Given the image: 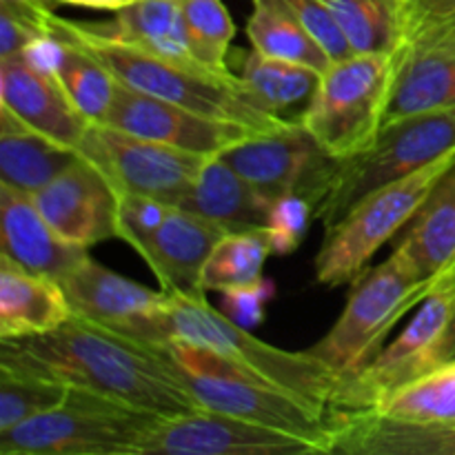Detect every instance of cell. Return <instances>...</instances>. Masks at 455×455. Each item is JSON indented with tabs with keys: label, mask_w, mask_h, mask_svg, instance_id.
<instances>
[{
	"label": "cell",
	"mask_w": 455,
	"mask_h": 455,
	"mask_svg": "<svg viewBox=\"0 0 455 455\" xmlns=\"http://www.w3.org/2000/svg\"><path fill=\"white\" fill-rule=\"evenodd\" d=\"M0 363L25 367L71 389L89 391L158 418L200 409L167 351L76 315L43 336L0 340Z\"/></svg>",
	"instance_id": "1"
},
{
	"label": "cell",
	"mask_w": 455,
	"mask_h": 455,
	"mask_svg": "<svg viewBox=\"0 0 455 455\" xmlns=\"http://www.w3.org/2000/svg\"><path fill=\"white\" fill-rule=\"evenodd\" d=\"M52 31L87 49L116 80L136 92L163 98L212 118L244 124L260 133L278 132L293 124L265 109L244 80L231 71H216L198 62L173 60L127 44L109 43L84 31L80 22L67 20L56 13H52Z\"/></svg>",
	"instance_id": "2"
},
{
	"label": "cell",
	"mask_w": 455,
	"mask_h": 455,
	"mask_svg": "<svg viewBox=\"0 0 455 455\" xmlns=\"http://www.w3.org/2000/svg\"><path fill=\"white\" fill-rule=\"evenodd\" d=\"M167 340H185L191 345L218 351L244 369L251 376L278 389L289 391L320 409H327L340 387V376L320 358L307 351H284L253 336L227 318L220 309H213L207 298L176 296L169 293L164 315Z\"/></svg>",
	"instance_id": "3"
},
{
	"label": "cell",
	"mask_w": 455,
	"mask_h": 455,
	"mask_svg": "<svg viewBox=\"0 0 455 455\" xmlns=\"http://www.w3.org/2000/svg\"><path fill=\"white\" fill-rule=\"evenodd\" d=\"M167 354L200 409L300 435L331 453L333 434L327 409L267 385L207 347L172 340Z\"/></svg>",
	"instance_id": "4"
},
{
	"label": "cell",
	"mask_w": 455,
	"mask_h": 455,
	"mask_svg": "<svg viewBox=\"0 0 455 455\" xmlns=\"http://www.w3.org/2000/svg\"><path fill=\"white\" fill-rule=\"evenodd\" d=\"M434 284L394 249L385 262L351 283L340 318L309 351L340 376L342 385L376 358L395 324L429 296Z\"/></svg>",
	"instance_id": "5"
},
{
	"label": "cell",
	"mask_w": 455,
	"mask_h": 455,
	"mask_svg": "<svg viewBox=\"0 0 455 455\" xmlns=\"http://www.w3.org/2000/svg\"><path fill=\"white\" fill-rule=\"evenodd\" d=\"M455 163L444 156L409 176L378 187L360 198L345 216L324 229V243L315 256V283L323 287L351 284L378 251L398 238L440 178Z\"/></svg>",
	"instance_id": "6"
},
{
	"label": "cell",
	"mask_w": 455,
	"mask_h": 455,
	"mask_svg": "<svg viewBox=\"0 0 455 455\" xmlns=\"http://www.w3.org/2000/svg\"><path fill=\"white\" fill-rule=\"evenodd\" d=\"M449 154H455V107L387 123L367 149L340 160L314 218L327 229L373 189Z\"/></svg>",
	"instance_id": "7"
},
{
	"label": "cell",
	"mask_w": 455,
	"mask_h": 455,
	"mask_svg": "<svg viewBox=\"0 0 455 455\" xmlns=\"http://www.w3.org/2000/svg\"><path fill=\"white\" fill-rule=\"evenodd\" d=\"M158 416L71 389L60 407L0 431V455H140Z\"/></svg>",
	"instance_id": "8"
},
{
	"label": "cell",
	"mask_w": 455,
	"mask_h": 455,
	"mask_svg": "<svg viewBox=\"0 0 455 455\" xmlns=\"http://www.w3.org/2000/svg\"><path fill=\"white\" fill-rule=\"evenodd\" d=\"M395 74L394 53H351L323 71L302 116L318 145L336 160L367 149L382 129Z\"/></svg>",
	"instance_id": "9"
},
{
	"label": "cell",
	"mask_w": 455,
	"mask_h": 455,
	"mask_svg": "<svg viewBox=\"0 0 455 455\" xmlns=\"http://www.w3.org/2000/svg\"><path fill=\"white\" fill-rule=\"evenodd\" d=\"M453 314L455 280L447 274L418 305L404 331L389 347H382L367 367L338 387L329 416L371 411L382 398L440 364V347Z\"/></svg>",
	"instance_id": "10"
},
{
	"label": "cell",
	"mask_w": 455,
	"mask_h": 455,
	"mask_svg": "<svg viewBox=\"0 0 455 455\" xmlns=\"http://www.w3.org/2000/svg\"><path fill=\"white\" fill-rule=\"evenodd\" d=\"M80 156L96 164L118 191L180 204L212 156L191 154L92 123L78 145Z\"/></svg>",
	"instance_id": "11"
},
{
	"label": "cell",
	"mask_w": 455,
	"mask_h": 455,
	"mask_svg": "<svg viewBox=\"0 0 455 455\" xmlns=\"http://www.w3.org/2000/svg\"><path fill=\"white\" fill-rule=\"evenodd\" d=\"M253 187L269 196H305L314 209L327 194L340 160L318 145L300 123L269 133H251L218 156Z\"/></svg>",
	"instance_id": "12"
},
{
	"label": "cell",
	"mask_w": 455,
	"mask_h": 455,
	"mask_svg": "<svg viewBox=\"0 0 455 455\" xmlns=\"http://www.w3.org/2000/svg\"><path fill=\"white\" fill-rule=\"evenodd\" d=\"M60 284L76 318L167 351V291H154L145 284L133 283L107 269L92 256L78 262Z\"/></svg>",
	"instance_id": "13"
},
{
	"label": "cell",
	"mask_w": 455,
	"mask_h": 455,
	"mask_svg": "<svg viewBox=\"0 0 455 455\" xmlns=\"http://www.w3.org/2000/svg\"><path fill=\"white\" fill-rule=\"evenodd\" d=\"M324 449L300 435L207 409L158 418L140 455H320Z\"/></svg>",
	"instance_id": "14"
},
{
	"label": "cell",
	"mask_w": 455,
	"mask_h": 455,
	"mask_svg": "<svg viewBox=\"0 0 455 455\" xmlns=\"http://www.w3.org/2000/svg\"><path fill=\"white\" fill-rule=\"evenodd\" d=\"M102 124L200 156H220L251 133H260L244 124L212 118L163 98L136 92L120 80Z\"/></svg>",
	"instance_id": "15"
},
{
	"label": "cell",
	"mask_w": 455,
	"mask_h": 455,
	"mask_svg": "<svg viewBox=\"0 0 455 455\" xmlns=\"http://www.w3.org/2000/svg\"><path fill=\"white\" fill-rule=\"evenodd\" d=\"M118 189L84 156L34 194L49 225L78 247L118 238Z\"/></svg>",
	"instance_id": "16"
},
{
	"label": "cell",
	"mask_w": 455,
	"mask_h": 455,
	"mask_svg": "<svg viewBox=\"0 0 455 455\" xmlns=\"http://www.w3.org/2000/svg\"><path fill=\"white\" fill-rule=\"evenodd\" d=\"M225 234L229 231L216 222L172 204L133 249L154 271L163 291L198 298L207 293L203 287L204 262Z\"/></svg>",
	"instance_id": "17"
},
{
	"label": "cell",
	"mask_w": 455,
	"mask_h": 455,
	"mask_svg": "<svg viewBox=\"0 0 455 455\" xmlns=\"http://www.w3.org/2000/svg\"><path fill=\"white\" fill-rule=\"evenodd\" d=\"M0 109L58 145L78 149L89 120L71 102L56 76L31 65L22 53L0 58Z\"/></svg>",
	"instance_id": "18"
},
{
	"label": "cell",
	"mask_w": 455,
	"mask_h": 455,
	"mask_svg": "<svg viewBox=\"0 0 455 455\" xmlns=\"http://www.w3.org/2000/svg\"><path fill=\"white\" fill-rule=\"evenodd\" d=\"M0 249L16 265L58 283L89 256L49 225L34 196L7 185H0Z\"/></svg>",
	"instance_id": "19"
},
{
	"label": "cell",
	"mask_w": 455,
	"mask_h": 455,
	"mask_svg": "<svg viewBox=\"0 0 455 455\" xmlns=\"http://www.w3.org/2000/svg\"><path fill=\"white\" fill-rule=\"evenodd\" d=\"M455 107V40L403 43L382 127L407 116Z\"/></svg>",
	"instance_id": "20"
},
{
	"label": "cell",
	"mask_w": 455,
	"mask_h": 455,
	"mask_svg": "<svg viewBox=\"0 0 455 455\" xmlns=\"http://www.w3.org/2000/svg\"><path fill=\"white\" fill-rule=\"evenodd\" d=\"M74 315L58 280L34 274L0 253V340L43 336Z\"/></svg>",
	"instance_id": "21"
},
{
	"label": "cell",
	"mask_w": 455,
	"mask_h": 455,
	"mask_svg": "<svg viewBox=\"0 0 455 455\" xmlns=\"http://www.w3.org/2000/svg\"><path fill=\"white\" fill-rule=\"evenodd\" d=\"M331 418V453L345 455H455V427L395 422L376 413Z\"/></svg>",
	"instance_id": "22"
},
{
	"label": "cell",
	"mask_w": 455,
	"mask_h": 455,
	"mask_svg": "<svg viewBox=\"0 0 455 455\" xmlns=\"http://www.w3.org/2000/svg\"><path fill=\"white\" fill-rule=\"evenodd\" d=\"M22 56L38 69L56 76L80 114L89 123H102L114 102L116 84L105 65L96 60L84 47L60 34H49L38 38L22 52Z\"/></svg>",
	"instance_id": "23"
},
{
	"label": "cell",
	"mask_w": 455,
	"mask_h": 455,
	"mask_svg": "<svg viewBox=\"0 0 455 455\" xmlns=\"http://www.w3.org/2000/svg\"><path fill=\"white\" fill-rule=\"evenodd\" d=\"M274 200L218 156L204 163L198 180L178 207L216 222L227 231L265 229Z\"/></svg>",
	"instance_id": "24"
},
{
	"label": "cell",
	"mask_w": 455,
	"mask_h": 455,
	"mask_svg": "<svg viewBox=\"0 0 455 455\" xmlns=\"http://www.w3.org/2000/svg\"><path fill=\"white\" fill-rule=\"evenodd\" d=\"M114 13L109 22H80V27L109 43L173 60L198 62L191 53L180 0H136Z\"/></svg>",
	"instance_id": "25"
},
{
	"label": "cell",
	"mask_w": 455,
	"mask_h": 455,
	"mask_svg": "<svg viewBox=\"0 0 455 455\" xmlns=\"http://www.w3.org/2000/svg\"><path fill=\"white\" fill-rule=\"evenodd\" d=\"M420 278L438 283L455 267V163L431 189L395 243Z\"/></svg>",
	"instance_id": "26"
},
{
	"label": "cell",
	"mask_w": 455,
	"mask_h": 455,
	"mask_svg": "<svg viewBox=\"0 0 455 455\" xmlns=\"http://www.w3.org/2000/svg\"><path fill=\"white\" fill-rule=\"evenodd\" d=\"M78 158V149L58 145L0 109V185L34 196Z\"/></svg>",
	"instance_id": "27"
},
{
	"label": "cell",
	"mask_w": 455,
	"mask_h": 455,
	"mask_svg": "<svg viewBox=\"0 0 455 455\" xmlns=\"http://www.w3.org/2000/svg\"><path fill=\"white\" fill-rule=\"evenodd\" d=\"M240 78L265 109L289 123H300L320 83V71L256 52L240 62Z\"/></svg>",
	"instance_id": "28"
},
{
	"label": "cell",
	"mask_w": 455,
	"mask_h": 455,
	"mask_svg": "<svg viewBox=\"0 0 455 455\" xmlns=\"http://www.w3.org/2000/svg\"><path fill=\"white\" fill-rule=\"evenodd\" d=\"M244 29L251 47L265 56L307 65L320 74L333 62L284 0H251V16Z\"/></svg>",
	"instance_id": "29"
},
{
	"label": "cell",
	"mask_w": 455,
	"mask_h": 455,
	"mask_svg": "<svg viewBox=\"0 0 455 455\" xmlns=\"http://www.w3.org/2000/svg\"><path fill=\"white\" fill-rule=\"evenodd\" d=\"M367 413L422 427H455V358L407 382Z\"/></svg>",
	"instance_id": "30"
},
{
	"label": "cell",
	"mask_w": 455,
	"mask_h": 455,
	"mask_svg": "<svg viewBox=\"0 0 455 455\" xmlns=\"http://www.w3.org/2000/svg\"><path fill=\"white\" fill-rule=\"evenodd\" d=\"M355 53H394L403 44V0H324Z\"/></svg>",
	"instance_id": "31"
},
{
	"label": "cell",
	"mask_w": 455,
	"mask_h": 455,
	"mask_svg": "<svg viewBox=\"0 0 455 455\" xmlns=\"http://www.w3.org/2000/svg\"><path fill=\"white\" fill-rule=\"evenodd\" d=\"M274 253L267 229L229 231L218 240L203 269L204 291H225L262 278L267 258Z\"/></svg>",
	"instance_id": "32"
},
{
	"label": "cell",
	"mask_w": 455,
	"mask_h": 455,
	"mask_svg": "<svg viewBox=\"0 0 455 455\" xmlns=\"http://www.w3.org/2000/svg\"><path fill=\"white\" fill-rule=\"evenodd\" d=\"M71 387L25 367L0 363V431L60 407Z\"/></svg>",
	"instance_id": "33"
},
{
	"label": "cell",
	"mask_w": 455,
	"mask_h": 455,
	"mask_svg": "<svg viewBox=\"0 0 455 455\" xmlns=\"http://www.w3.org/2000/svg\"><path fill=\"white\" fill-rule=\"evenodd\" d=\"M189 47L200 65L216 71L229 69V47L235 25L222 0H180Z\"/></svg>",
	"instance_id": "34"
},
{
	"label": "cell",
	"mask_w": 455,
	"mask_h": 455,
	"mask_svg": "<svg viewBox=\"0 0 455 455\" xmlns=\"http://www.w3.org/2000/svg\"><path fill=\"white\" fill-rule=\"evenodd\" d=\"M314 220V204L305 196H280L274 200L267 220L274 256H289L296 251L309 231V222Z\"/></svg>",
	"instance_id": "35"
},
{
	"label": "cell",
	"mask_w": 455,
	"mask_h": 455,
	"mask_svg": "<svg viewBox=\"0 0 455 455\" xmlns=\"http://www.w3.org/2000/svg\"><path fill=\"white\" fill-rule=\"evenodd\" d=\"M455 40V0H403V43Z\"/></svg>",
	"instance_id": "36"
},
{
	"label": "cell",
	"mask_w": 455,
	"mask_h": 455,
	"mask_svg": "<svg viewBox=\"0 0 455 455\" xmlns=\"http://www.w3.org/2000/svg\"><path fill=\"white\" fill-rule=\"evenodd\" d=\"M284 3L293 9L307 34L324 49V53L333 62L355 53L347 40L345 31H342L340 22L336 20L324 0H284Z\"/></svg>",
	"instance_id": "37"
},
{
	"label": "cell",
	"mask_w": 455,
	"mask_h": 455,
	"mask_svg": "<svg viewBox=\"0 0 455 455\" xmlns=\"http://www.w3.org/2000/svg\"><path fill=\"white\" fill-rule=\"evenodd\" d=\"M275 298V283L265 278L249 284H238L220 291V311L244 329H256L267 315V307Z\"/></svg>",
	"instance_id": "38"
},
{
	"label": "cell",
	"mask_w": 455,
	"mask_h": 455,
	"mask_svg": "<svg viewBox=\"0 0 455 455\" xmlns=\"http://www.w3.org/2000/svg\"><path fill=\"white\" fill-rule=\"evenodd\" d=\"M53 3L74 4V7L87 9H102V12H118V9L127 7V4L136 3V0H53Z\"/></svg>",
	"instance_id": "39"
},
{
	"label": "cell",
	"mask_w": 455,
	"mask_h": 455,
	"mask_svg": "<svg viewBox=\"0 0 455 455\" xmlns=\"http://www.w3.org/2000/svg\"><path fill=\"white\" fill-rule=\"evenodd\" d=\"M451 358H455V314L451 318V324H449L447 333H444L443 347H440V363Z\"/></svg>",
	"instance_id": "40"
},
{
	"label": "cell",
	"mask_w": 455,
	"mask_h": 455,
	"mask_svg": "<svg viewBox=\"0 0 455 455\" xmlns=\"http://www.w3.org/2000/svg\"><path fill=\"white\" fill-rule=\"evenodd\" d=\"M3 4H16V7H38V4H47V0H0Z\"/></svg>",
	"instance_id": "41"
},
{
	"label": "cell",
	"mask_w": 455,
	"mask_h": 455,
	"mask_svg": "<svg viewBox=\"0 0 455 455\" xmlns=\"http://www.w3.org/2000/svg\"><path fill=\"white\" fill-rule=\"evenodd\" d=\"M449 274H451V275H453V280H455V267H453V269H451V271H449Z\"/></svg>",
	"instance_id": "42"
}]
</instances>
